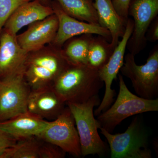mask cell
I'll return each mask as SVG.
<instances>
[{
  "mask_svg": "<svg viewBox=\"0 0 158 158\" xmlns=\"http://www.w3.org/2000/svg\"><path fill=\"white\" fill-rule=\"evenodd\" d=\"M59 28V20L55 14L28 26L27 31L16 36L18 42L30 52L52 43Z\"/></svg>",
  "mask_w": 158,
  "mask_h": 158,
  "instance_id": "cell-12",
  "label": "cell"
},
{
  "mask_svg": "<svg viewBox=\"0 0 158 158\" xmlns=\"http://www.w3.org/2000/svg\"><path fill=\"white\" fill-rule=\"evenodd\" d=\"M41 2L46 6H51L52 3V0H39Z\"/></svg>",
  "mask_w": 158,
  "mask_h": 158,
  "instance_id": "cell-27",
  "label": "cell"
},
{
  "mask_svg": "<svg viewBox=\"0 0 158 158\" xmlns=\"http://www.w3.org/2000/svg\"><path fill=\"white\" fill-rule=\"evenodd\" d=\"M101 133L110 145L111 158H152L146 131L137 116L124 133L113 135L102 127Z\"/></svg>",
  "mask_w": 158,
  "mask_h": 158,
  "instance_id": "cell-5",
  "label": "cell"
},
{
  "mask_svg": "<svg viewBox=\"0 0 158 158\" xmlns=\"http://www.w3.org/2000/svg\"><path fill=\"white\" fill-rule=\"evenodd\" d=\"M147 40L155 42L158 40V16H156L151 23L146 32Z\"/></svg>",
  "mask_w": 158,
  "mask_h": 158,
  "instance_id": "cell-26",
  "label": "cell"
},
{
  "mask_svg": "<svg viewBox=\"0 0 158 158\" xmlns=\"http://www.w3.org/2000/svg\"><path fill=\"white\" fill-rule=\"evenodd\" d=\"M94 5L98 15V24L110 32V43L115 48L119 42V38L124 35L127 22L117 13L112 0H94Z\"/></svg>",
  "mask_w": 158,
  "mask_h": 158,
  "instance_id": "cell-17",
  "label": "cell"
},
{
  "mask_svg": "<svg viewBox=\"0 0 158 158\" xmlns=\"http://www.w3.org/2000/svg\"><path fill=\"white\" fill-rule=\"evenodd\" d=\"M70 63L62 48L50 44L29 52L23 69L24 77L31 90L53 88Z\"/></svg>",
  "mask_w": 158,
  "mask_h": 158,
  "instance_id": "cell-1",
  "label": "cell"
},
{
  "mask_svg": "<svg viewBox=\"0 0 158 158\" xmlns=\"http://www.w3.org/2000/svg\"><path fill=\"white\" fill-rule=\"evenodd\" d=\"M40 142L37 136L19 139L0 158H40Z\"/></svg>",
  "mask_w": 158,
  "mask_h": 158,
  "instance_id": "cell-21",
  "label": "cell"
},
{
  "mask_svg": "<svg viewBox=\"0 0 158 158\" xmlns=\"http://www.w3.org/2000/svg\"><path fill=\"white\" fill-rule=\"evenodd\" d=\"M94 35L83 34L72 37L64 44L62 50L69 63L87 65L89 47Z\"/></svg>",
  "mask_w": 158,
  "mask_h": 158,
  "instance_id": "cell-18",
  "label": "cell"
},
{
  "mask_svg": "<svg viewBox=\"0 0 158 158\" xmlns=\"http://www.w3.org/2000/svg\"><path fill=\"white\" fill-rule=\"evenodd\" d=\"M40 140H41V142H40V158L65 157L66 153L60 148L51 143L44 141L41 139H40Z\"/></svg>",
  "mask_w": 158,
  "mask_h": 158,
  "instance_id": "cell-23",
  "label": "cell"
},
{
  "mask_svg": "<svg viewBox=\"0 0 158 158\" xmlns=\"http://www.w3.org/2000/svg\"><path fill=\"white\" fill-rule=\"evenodd\" d=\"M104 84L98 70L88 65L70 63L57 78L53 88L65 103H82L98 95Z\"/></svg>",
  "mask_w": 158,
  "mask_h": 158,
  "instance_id": "cell-2",
  "label": "cell"
},
{
  "mask_svg": "<svg viewBox=\"0 0 158 158\" xmlns=\"http://www.w3.org/2000/svg\"><path fill=\"white\" fill-rule=\"evenodd\" d=\"M56 1L62 10L71 17L85 22L99 24L98 15L93 0Z\"/></svg>",
  "mask_w": 158,
  "mask_h": 158,
  "instance_id": "cell-19",
  "label": "cell"
},
{
  "mask_svg": "<svg viewBox=\"0 0 158 158\" xmlns=\"http://www.w3.org/2000/svg\"><path fill=\"white\" fill-rule=\"evenodd\" d=\"M118 78L119 90L116 101L97 116L100 127L111 133L124 119L130 116L158 111V98L147 99L136 95L128 89L121 75H118Z\"/></svg>",
  "mask_w": 158,
  "mask_h": 158,
  "instance_id": "cell-3",
  "label": "cell"
},
{
  "mask_svg": "<svg viewBox=\"0 0 158 158\" xmlns=\"http://www.w3.org/2000/svg\"><path fill=\"white\" fill-rule=\"evenodd\" d=\"M51 6L59 20V28L52 44L62 48L69 39L85 34L100 35L111 42V34L106 28L98 24L85 22L71 17L62 10L56 0L52 1Z\"/></svg>",
  "mask_w": 158,
  "mask_h": 158,
  "instance_id": "cell-11",
  "label": "cell"
},
{
  "mask_svg": "<svg viewBox=\"0 0 158 158\" xmlns=\"http://www.w3.org/2000/svg\"><path fill=\"white\" fill-rule=\"evenodd\" d=\"M94 35L89 47L87 65L98 71L107 63L114 48L105 37Z\"/></svg>",
  "mask_w": 158,
  "mask_h": 158,
  "instance_id": "cell-20",
  "label": "cell"
},
{
  "mask_svg": "<svg viewBox=\"0 0 158 158\" xmlns=\"http://www.w3.org/2000/svg\"><path fill=\"white\" fill-rule=\"evenodd\" d=\"M158 14V0H131L128 15L133 17L134 29L128 41L130 53L135 56L146 46V32Z\"/></svg>",
  "mask_w": 158,
  "mask_h": 158,
  "instance_id": "cell-9",
  "label": "cell"
},
{
  "mask_svg": "<svg viewBox=\"0 0 158 158\" xmlns=\"http://www.w3.org/2000/svg\"><path fill=\"white\" fill-rule=\"evenodd\" d=\"M131 1V0H112L116 12L127 22L129 19L128 9Z\"/></svg>",
  "mask_w": 158,
  "mask_h": 158,
  "instance_id": "cell-24",
  "label": "cell"
},
{
  "mask_svg": "<svg viewBox=\"0 0 158 158\" xmlns=\"http://www.w3.org/2000/svg\"><path fill=\"white\" fill-rule=\"evenodd\" d=\"M54 14L52 6L33 0L21 5L15 9L4 25V29L14 35L22 28Z\"/></svg>",
  "mask_w": 158,
  "mask_h": 158,
  "instance_id": "cell-15",
  "label": "cell"
},
{
  "mask_svg": "<svg viewBox=\"0 0 158 158\" xmlns=\"http://www.w3.org/2000/svg\"><path fill=\"white\" fill-rule=\"evenodd\" d=\"M100 103L98 95L82 103H66L74 119L83 157L89 155L105 156L108 153L107 147L99 135L100 127L94 114V108Z\"/></svg>",
  "mask_w": 158,
  "mask_h": 158,
  "instance_id": "cell-4",
  "label": "cell"
},
{
  "mask_svg": "<svg viewBox=\"0 0 158 158\" xmlns=\"http://www.w3.org/2000/svg\"><path fill=\"white\" fill-rule=\"evenodd\" d=\"M134 21L128 19L124 35L114 48L113 53L104 66L98 70L99 76L105 85L104 96L99 106L94 110V115L98 116L107 110L114 102L116 91L112 89V83L117 79V75L124 63L125 53L127 44L134 29Z\"/></svg>",
  "mask_w": 158,
  "mask_h": 158,
  "instance_id": "cell-10",
  "label": "cell"
},
{
  "mask_svg": "<svg viewBox=\"0 0 158 158\" xmlns=\"http://www.w3.org/2000/svg\"><path fill=\"white\" fill-rule=\"evenodd\" d=\"M66 103L53 88L31 90L28 99L27 111L43 119H56L66 107Z\"/></svg>",
  "mask_w": 158,
  "mask_h": 158,
  "instance_id": "cell-14",
  "label": "cell"
},
{
  "mask_svg": "<svg viewBox=\"0 0 158 158\" xmlns=\"http://www.w3.org/2000/svg\"><path fill=\"white\" fill-rule=\"evenodd\" d=\"M17 140L0 128V157L6 150L16 143Z\"/></svg>",
  "mask_w": 158,
  "mask_h": 158,
  "instance_id": "cell-25",
  "label": "cell"
},
{
  "mask_svg": "<svg viewBox=\"0 0 158 158\" xmlns=\"http://www.w3.org/2000/svg\"><path fill=\"white\" fill-rule=\"evenodd\" d=\"M135 56L131 53L125 56L119 71L131 80L138 96L147 99L157 98L158 95V46L151 52L146 63L136 64Z\"/></svg>",
  "mask_w": 158,
  "mask_h": 158,
  "instance_id": "cell-6",
  "label": "cell"
},
{
  "mask_svg": "<svg viewBox=\"0 0 158 158\" xmlns=\"http://www.w3.org/2000/svg\"><path fill=\"white\" fill-rule=\"evenodd\" d=\"M33 0H0V33L7 20L21 5Z\"/></svg>",
  "mask_w": 158,
  "mask_h": 158,
  "instance_id": "cell-22",
  "label": "cell"
},
{
  "mask_svg": "<svg viewBox=\"0 0 158 158\" xmlns=\"http://www.w3.org/2000/svg\"><path fill=\"white\" fill-rule=\"evenodd\" d=\"M16 36L5 29L0 33V81L23 71L29 52L19 44Z\"/></svg>",
  "mask_w": 158,
  "mask_h": 158,
  "instance_id": "cell-13",
  "label": "cell"
},
{
  "mask_svg": "<svg viewBox=\"0 0 158 158\" xmlns=\"http://www.w3.org/2000/svg\"><path fill=\"white\" fill-rule=\"evenodd\" d=\"M31 91L23 71L0 81V122L27 112Z\"/></svg>",
  "mask_w": 158,
  "mask_h": 158,
  "instance_id": "cell-8",
  "label": "cell"
},
{
  "mask_svg": "<svg viewBox=\"0 0 158 158\" xmlns=\"http://www.w3.org/2000/svg\"><path fill=\"white\" fill-rule=\"evenodd\" d=\"M49 121L27 112L0 122V128L16 140L38 136L47 127Z\"/></svg>",
  "mask_w": 158,
  "mask_h": 158,
  "instance_id": "cell-16",
  "label": "cell"
},
{
  "mask_svg": "<svg viewBox=\"0 0 158 158\" xmlns=\"http://www.w3.org/2000/svg\"><path fill=\"white\" fill-rule=\"evenodd\" d=\"M75 157L82 156L78 133L74 119L68 107L56 119L49 121L47 127L38 136Z\"/></svg>",
  "mask_w": 158,
  "mask_h": 158,
  "instance_id": "cell-7",
  "label": "cell"
}]
</instances>
